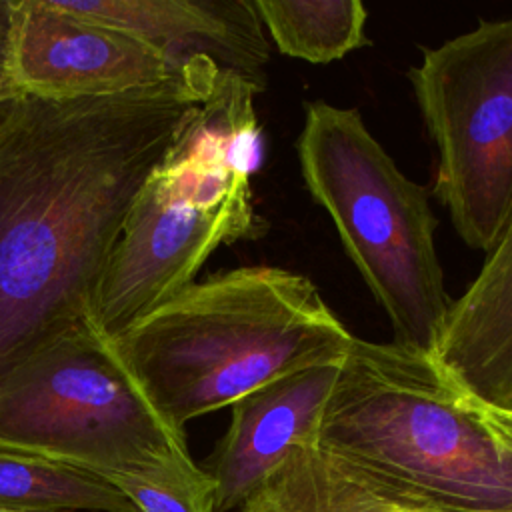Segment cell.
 Wrapping results in <instances>:
<instances>
[{"label":"cell","mask_w":512,"mask_h":512,"mask_svg":"<svg viewBox=\"0 0 512 512\" xmlns=\"http://www.w3.org/2000/svg\"><path fill=\"white\" fill-rule=\"evenodd\" d=\"M220 72L192 56L150 88L0 108V378L94 314L140 184Z\"/></svg>","instance_id":"cell-1"},{"label":"cell","mask_w":512,"mask_h":512,"mask_svg":"<svg viewBox=\"0 0 512 512\" xmlns=\"http://www.w3.org/2000/svg\"><path fill=\"white\" fill-rule=\"evenodd\" d=\"M22 92L14 86V82L6 76V72L0 68V108L6 106L8 102H12L16 96H20Z\"/></svg>","instance_id":"cell-16"},{"label":"cell","mask_w":512,"mask_h":512,"mask_svg":"<svg viewBox=\"0 0 512 512\" xmlns=\"http://www.w3.org/2000/svg\"><path fill=\"white\" fill-rule=\"evenodd\" d=\"M354 338L312 280L256 264L192 282L116 342L154 404L184 430L280 376L342 362Z\"/></svg>","instance_id":"cell-2"},{"label":"cell","mask_w":512,"mask_h":512,"mask_svg":"<svg viewBox=\"0 0 512 512\" xmlns=\"http://www.w3.org/2000/svg\"><path fill=\"white\" fill-rule=\"evenodd\" d=\"M276 48L310 64H330L370 44L366 8L358 0H254Z\"/></svg>","instance_id":"cell-14"},{"label":"cell","mask_w":512,"mask_h":512,"mask_svg":"<svg viewBox=\"0 0 512 512\" xmlns=\"http://www.w3.org/2000/svg\"><path fill=\"white\" fill-rule=\"evenodd\" d=\"M342 362L290 372L230 406V424L202 464L216 484V512L240 508L292 450L318 444Z\"/></svg>","instance_id":"cell-9"},{"label":"cell","mask_w":512,"mask_h":512,"mask_svg":"<svg viewBox=\"0 0 512 512\" xmlns=\"http://www.w3.org/2000/svg\"><path fill=\"white\" fill-rule=\"evenodd\" d=\"M254 96L240 76L220 72L140 184L92 302L112 338L196 282L216 248L260 236Z\"/></svg>","instance_id":"cell-4"},{"label":"cell","mask_w":512,"mask_h":512,"mask_svg":"<svg viewBox=\"0 0 512 512\" xmlns=\"http://www.w3.org/2000/svg\"><path fill=\"white\" fill-rule=\"evenodd\" d=\"M6 34H8V0H2L0 2V68L4 66Z\"/></svg>","instance_id":"cell-17"},{"label":"cell","mask_w":512,"mask_h":512,"mask_svg":"<svg viewBox=\"0 0 512 512\" xmlns=\"http://www.w3.org/2000/svg\"><path fill=\"white\" fill-rule=\"evenodd\" d=\"M408 78L438 150L434 194L462 242L488 252L512 216V18L422 48Z\"/></svg>","instance_id":"cell-7"},{"label":"cell","mask_w":512,"mask_h":512,"mask_svg":"<svg viewBox=\"0 0 512 512\" xmlns=\"http://www.w3.org/2000/svg\"><path fill=\"white\" fill-rule=\"evenodd\" d=\"M0 508L12 512H136L102 476L36 454L0 448Z\"/></svg>","instance_id":"cell-13"},{"label":"cell","mask_w":512,"mask_h":512,"mask_svg":"<svg viewBox=\"0 0 512 512\" xmlns=\"http://www.w3.org/2000/svg\"><path fill=\"white\" fill-rule=\"evenodd\" d=\"M186 62L118 28L74 18L52 0H8L2 70L22 94L54 102L116 96L162 84Z\"/></svg>","instance_id":"cell-8"},{"label":"cell","mask_w":512,"mask_h":512,"mask_svg":"<svg viewBox=\"0 0 512 512\" xmlns=\"http://www.w3.org/2000/svg\"><path fill=\"white\" fill-rule=\"evenodd\" d=\"M318 446L420 512H512V436L430 354L354 338Z\"/></svg>","instance_id":"cell-3"},{"label":"cell","mask_w":512,"mask_h":512,"mask_svg":"<svg viewBox=\"0 0 512 512\" xmlns=\"http://www.w3.org/2000/svg\"><path fill=\"white\" fill-rule=\"evenodd\" d=\"M240 512H420L380 480L312 444L292 450Z\"/></svg>","instance_id":"cell-12"},{"label":"cell","mask_w":512,"mask_h":512,"mask_svg":"<svg viewBox=\"0 0 512 512\" xmlns=\"http://www.w3.org/2000/svg\"><path fill=\"white\" fill-rule=\"evenodd\" d=\"M0 512H12V510H2V508H0Z\"/></svg>","instance_id":"cell-19"},{"label":"cell","mask_w":512,"mask_h":512,"mask_svg":"<svg viewBox=\"0 0 512 512\" xmlns=\"http://www.w3.org/2000/svg\"><path fill=\"white\" fill-rule=\"evenodd\" d=\"M80 20L118 28L170 56L212 58L220 70L266 88L270 42L248 0H52Z\"/></svg>","instance_id":"cell-10"},{"label":"cell","mask_w":512,"mask_h":512,"mask_svg":"<svg viewBox=\"0 0 512 512\" xmlns=\"http://www.w3.org/2000/svg\"><path fill=\"white\" fill-rule=\"evenodd\" d=\"M484 410H486V414L494 420V424H498L508 436H512V414H508V412H498V410H490V408H486V406H484Z\"/></svg>","instance_id":"cell-18"},{"label":"cell","mask_w":512,"mask_h":512,"mask_svg":"<svg viewBox=\"0 0 512 512\" xmlns=\"http://www.w3.org/2000/svg\"><path fill=\"white\" fill-rule=\"evenodd\" d=\"M102 478L116 486L136 512H216V484L190 454Z\"/></svg>","instance_id":"cell-15"},{"label":"cell","mask_w":512,"mask_h":512,"mask_svg":"<svg viewBox=\"0 0 512 512\" xmlns=\"http://www.w3.org/2000/svg\"><path fill=\"white\" fill-rule=\"evenodd\" d=\"M296 154L310 196L386 312L392 342L434 356L450 300L428 190L396 166L354 108L308 102Z\"/></svg>","instance_id":"cell-5"},{"label":"cell","mask_w":512,"mask_h":512,"mask_svg":"<svg viewBox=\"0 0 512 512\" xmlns=\"http://www.w3.org/2000/svg\"><path fill=\"white\" fill-rule=\"evenodd\" d=\"M478 404L512 414V216L456 302L434 354Z\"/></svg>","instance_id":"cell-11"},{"label":"cell","mask_w":512,"mask_h":512,"mask_svg":"<svg viewBox=\"0 0 512 512\" xmlns=\"http://www.w3.org/2000/svg\"><path fill=\"white\" fill-rule=\"evenodd\" d=\"M0 448L98 476L190 454L184 430L154 404L94 314L0 378Z\"/></svg>","instance_id":"cell-6"}]
</instances>
